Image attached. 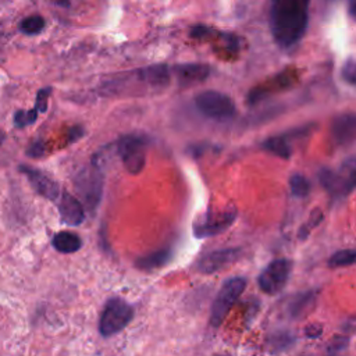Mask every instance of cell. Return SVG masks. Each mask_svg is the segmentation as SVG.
I'll list each match as a JSON object with an SVG mask.
<instances>
[{"label": "cell", "instance_id": "1", "mask_svg": "<svg viewBox=\"0 0 356 356\" xmlns=\"http://www.w3.org/2000/svg\"><path fill=\"white\" fill-rule=\"evenodd\" d=\"M310 0H271L270 28L275 43L291 47L298 43L307 26Z\"/></svg>", "mask_w": 356, "mask_h": 356}, {"label": "cell", "instance_id": "2", "mask_svg": "<svg viewBox=\"0 0 356 356\" xmlns=\"http://www.w3.org/2000/svg\"><path fill=\"white\" fill-rule=\"evenodd\" d=\"M356 168L353 159H349L341 171L335 172L330 168H323L318 172V181L321 186L330 193L334 200L348 196L356 184Z\"/></svg>", "mask_w": 356, "mask_h": 356}, {"label": "cell", "instance_id": "3", "mask_svg": "<svg viewBox=\"0 0 356 356\" xmlns=\"http://www.w3.org/2000/svg\"><path fill=\"white\" fill-rule=\"evenodd\" d=\"M134 317L132 306L121 298L110 299L99 320V332L103 337H111L122 331Z\"/></svg>", "mask_w": 356, "mask_h": 356}, {"label": "cell", "instance_id": "4", "mask_svg": "<svg viewBox=\"0 0 356 356\" xmlns=\"http://www.w3.org/2000/svg\"><path fill=\"white\" fill-rule=\"evenodd\" d=\"M245 288L246 280L243 277H232L222 284L210 310V324L213 327H218L224 321L231 306L238 300Z\"/></svg>", "mask_w": 356, "mask_h": 356}, {"label": "cell", "instance_id": "5", "mask_svg": "<svg viewBox=\"0 0 356 356\" xmlns=\"http://www.w3.org/2000/svg\"><path fill=\"white\" fill-rule=\"evenodd\" d=\"M196 108L200 114L216 121H227L235 115V104L229 96L217 92L206 90L195 97Z\"/></svg>", "mask_w": 356, "mask_h": 356}, {"label": "cell", "instance_id": "6", "mask_svg": "<svg viewBox=\"0 0 356 356\" xmlns=\"http://www.w3.org/2000/svg\"><path fill=\"white\" fill-rule=\"evenodd\" d=\"M118 154L129 174H139L146 163V140L138 135L122 136L118 142Z\"/></svg>", "mask_w": 356, "mask_h": 356}, {"label": "cell", "instance_id": "7", "mask_svg": "<svg viewBox=\"0 0 356 356\" xmlns=\"http://www.w3.org/2000/svg\"><path fill=\"white\" fill-rule=\"evenodd\" d=\"M75 189L89 209L93 210L97 207L103 192V177L95 163L78 174L75 178Z\"/></svg>", "mask_w": 356, "mask_h": 356}, {"label": "cell", "instance_id": "8", "mask_svg": "<svg viewBox=\"0 0 356 356\" xmlns=\"http://www.w3.org/2000/svg\"><path fill=\"white\" fill-rule=\"evenodd\" d=\"M291 270H292V261L288 259H277L273 260L259 275L257 278V284L259 288L267 293V295H274L277 292H280L289 275H291Z\"/></svg>", "mask_w": 356, "mask_h": 356}, {"label": "cell", "instance_id": "9", "mask_svg": "<svg viewBox=\"0 0 356 356\" xmlns=\"http://www.w3.org/2000/svg\"><path fill=\"white\" fill-rule=\"evenodd\" d=\"M235 218H236L235 209L229 211H224L222 214H213L209 211L206 216H203L202 220L199 218V221L195 222L193 234L196 238H209V236L218 235L225 229H228L231 224L235 221Z\"/></svg>", "mask_w": 356, "mask_h": 356}, {"label": "cell", "instance_id": "10", "mask_svg": "<svg viewBox=\"0 0 356 356\" xmlns=\"http://www.w3.org/2000/svg\"><path fill=\"white\" fill-rule=\"evenodd\" d=\"M19 171L28 178L35 192L49 200H56L60 196V188L56 181H53L50 177H47L44 172H42L38 168H33L31 165H19Z\"/></svg>", "mask_w": 356, "mask_h": 356}, {"label": "cell", "instance_id": "11", "mask_svg": "<svg viewBox=\"0 0 356 356\" xmlns=\"http://www.w3.org/2000/svg\"><path fill=\"white\" fill-rule=\"evenodd\" d=\"M241 256V250L235 248L218 249L209 252L197 261V270L204 274H213L229 264H232Z\"/></svg>", "mask_w": 356, "mask_h": 356}, {"label": "cell", "instance_id": "12", "mask_svg": "<svg viewBox=\"0 0 356 356\" xmlns=\"http://www.w3.org/2000/svg\"><path fill=\"white\" fill-rule=\"evenodd\" d=\"M58 197H60L58 213H60L61 221L71 227H76L82 224L85 220V210L81 202L75 196L70 195L68 192H63Z\"/></svg>", "mask_w": 356, "mask_h": 356}, {"label": "cell", "instance_id": "13", "mask_svg": "<svg viewBox=\"0 0 356 356\" xmlns=\"http://www.w3.org/2000/svg\"><path fill=\"white\" fill-rule=\"evenodd\" d=\"M356 118L353 114H343L332 121L331 134L337 145H349L355 139Z\"/></svg>", "mask_w": 356, "mask_h": 356}, {"label": "cell", "instance_id": "14", "mask_svg": "<svg viewBox=\"0 0 356 356\" xmlns=\"http://www.w3.org/2000/svg\"><path fill=\"white\" fill-rule=\"evenodd\" d=\"M175 72L182 85H192L204 81L209 76L210 70L203 64H181L175 67Z\"/></svg>", "mask_w": 356, "mask_h": 356}, {"label": "cell", "instance_id": "15", "mask_svg": "<svg viewBox=\"0 0 356 356\" xmlns=\"http://www.w3.org/2000/svg\"><path fill=\"white\" fill-rule=\"evenodd\" d=\"M53 248L60 253H75L81 249V238L71 231H60L51 239Z\"/></svg>", "mask_w": 356, "mask_h": 356}, {"label": "cell", "instance_id": "16", "mask_svg": "<svg viewBox=\"0 0 356 356\" xmlns=\"http://www.w3.org/2000/svg\"><path fill=\"white\" fill-rule=\"evenodd\" d=\"M140 74H142V78L145 79V82H147L149 85H152L154 88H163L170 81L168 67L163 65V64L146 67L140 71Z\"/></svg>", "mask_w": 356, "mask_h": 356}, {"label": "cell", "instance_id": "17", "mask_svg": "<svg viewBox=\"0 0 356 356\" xmlns=\"http://www.w3.org/2000/svg\"><path fill=\"white\" fill-rule=\"evenodd\" d=\"M171 259V250L170 249H160L156 252H152L149 254H145L136 260V267L140 270H154L168 263Z\"/></svg>", "mask_w": 356, "mask_h": 356}, {"label": "cell", "instance_id": "18", "mask_svg": "<svg viewBox=\"0 0 356 356\" xmlns=\"http://www.w3.org/2000/svg\"><path fill=\"white\" fill-rule=\"evenodd\" d=\"M317 293L314 291H307V292H300L298 293L289 303H288V313L291 317H299L305 312H307L316 299Z\"/></svg>", "mask_w": 356, "mask_h": 356}, {"label": "cell", "instance_id": "19", "mask_svg": "<svg viewBox=\"0 0 356 356\" xmlns=\"http://www.w3.org/2000/svg\"><path fill=\"white\" fill-rule=\"evenodd\" d=\"M263 149L284 160H288L291 157V146L286 136H273L266 139L263 142Z\"/></svg>", "mask_w": 356, "mask_h": 356}, {"label": "cell", "instance_id": "20", "mask_svg": "<svg viewBox=\"0 0 356 356\" xmlns=\"http://www.w3.org/2000/svg\"><path fill=\"white\" fill-rule=\"evenodd\" d=\"M289 189L295 197H306L310 192V182L302 174H293L289 178Z\"/></svg>", "mask_w": 356, "mask_h": 356}, {"label": "cell", "instance_id": "21", "mask_svg": "<svg viewBox=\"0 0 356 356\" xmlns=\"http://www.w3.org/2000/svg\"><path fill=\"white\" fill-rule=\"evenodd\" d=\"M356 260V252L355 249H341L338 252H335L330 260H328V266L330 267H348L352 266Z\"/></svg>", "mask_w": 356, "mask_h": 356}, {"label": "cell", "instance_id": "22", "mask_svg": "<svg viewBox=\"0 0 356 356\" xmlns=\"http://www.w3.org/2000/svg\"><path fill=\"white\" fill-rule=\"evenodd\" d=\"M44 28V18L42 15H29L24 18L19 24L21 32L25 35H36Z\"/></svg>", "mask_w": 356, "mask_h": 356}, {"label": "cell", "instance_id": "23", "mask_svg": "<svg viewBox=\"0 0 356 356\" xmlns=\"http://www.w3.org/2000/svg\"><path fill=\"white\" fill-rule=\"evenodd\" d=\"M38 110L33 107L31 110H18L14 114V125L17 128H24L26 125H31L38 118Z\"/></svg>", "mask_w": 356, "mask_h": 356}, {"label": "cell", "instance_id": "24", "mask_svg": "<svg viewBox=\"0 0 356 356\" xmlns=\"http://www.w3.org/2000/svg\"><path fill=\"white\" fill-rule=\"evenodd\" d=\"M321 221H323V213H321V210H320V209H314L313 213L310 214L309 221L300 227V229H299V238H300V239L307 238L309 234H310V231H312L314 227H317Z\"/></svg>", "mask_w": 356, "mask_h": 356}, {"label": "cell", "instance_id": "25", "mask_svg": "<svg viewBox=\"0 0 356 356\" xmlns=\"http://www.w3.org/2000/svg\"><path fill=\"white\" fill-rule=\"evenodd\" d=\"M270 342V349L271 350H282L285 348H288L292 342H293V337L288 332H277L274 337H271L268 339Z\"/></svg>", "mask_w": 356, "mask_h": 356}, {"label": "cell", "instance_id": "26", "mask_svg": "<svg viewBox=\"0 0 356 356\" xmlns=\"http://www.w3.org/2000/svg\"><path fill=\"white\" fill-rule=\"evenodd\" d=\"M51 89L50 88H43L36 93V102H35V108L38 113H44L47 110V99L50 96Z\"/></svg>", "mask_w": 356, "mask_h": 356}, {"label": "cell", "instance_id": "27", "mask_svg": "<svg viewBox=\"0 0 356 356\" xmlns=\"http://www.w3.org/2000/svg\"><path fill=\"white\" fill-rule=\"evenodd\" d=\"M26 154L32 159H38L40 156L44 154V143L43 140H35L29 145V147L26 149Z\"/></svg>", "mask_w": 356, "mask_h": 356}, {"label": "cell", "instance_id": "28", "mask_svg": "<svg viewBox=\"0 0 356 356\" xmlns=\"http://www.w3.org/2000/svg\"><path fill=\"white\" fill-rule=\"evenodd\" d=\"M349 343V338L348 337H337L335 339L331 341L330 346H328V352H338V350H343Z\"/></svg>", "mask_w": 356, "mask_h": 356}, {"label": "cell", "instance_id": "29", "mask_svg": "<svg viewBox=\"0 0 356 356\" xmlns=\"http://www.w3.org/2000/svg\"><path fill=\"white\" fill-rule=\"evenodd\" d=\"M355 61L353 58H349L345 65H343V78L349 82V83H355V78H356V74H355Z\"/></svg>", "mask_w": 356, "mask_h": 356}, {"label": "cell", "instance_id": "30", "mask_svg": "<svg viewBox=\"0 0 356 356\" xmlns=\"http://www.w3.org/2000/svg\"><path fill=\"white\" fill-rule=\"evenodd\" d=\"M321 332H323V328H321V325H318V324H312V325H309V327L306 328V331H305L306 337H309V338H317V337L321 335Z\"/></svg>", "mask_w": 356, "mask_h": 356}, {"label": "cell", "instance_id": "31", "mask_svg": "<svg viewBox=\"0 0 356 356\" xmlns=\"http://www.w3.org/2000/svg\"><path fill=\"white\" fill-rule=\"evenodd\" d=\"M83 135V129L81 127H72L68 131V142H75Z\"/></svg>", "mask_w": 356, "mask_h": 356}, {"label": "cell", "instance_id": "32", "mask_svg": "<svg viewBox=\"0 0 356 356\" xmlns=\"http://www.w3.org/2000/svg\"><path fill=\"white\" fill-rule=\"evenodd\" d=\"M51 3H54L56 6H60V7H67L70 4L71 0H50Z\"/></svg>", "mask_w": 356, "mask_h": 356}, {"label": "cell", "instance_id": "33", "mask_svg": "<svg viewBox=\"0 0 356 356\" xmlns=\"http://www.w3.org/2000/svg\"><path fill=\"white\" fill-rule=\"evenodd\" d=\"M4 139H6V134L0 129V145L4 142Z\"/></svg>", "mask_w": 356, "mask_h": 356}, {"label": "cell", "instance_id": "34", "mask_svg": "<svg viewBox=\"0 0 356 356\" xmlns=\"http://www.w3.org/2000/svg\"><path fill=\"white\" fill-rule=\"evenodd\" d=\"M328 356H337V355H332V353H330V355H328Z\"/></svg>", "mask_w": 356, "mask_h": 356}]
</instances>
